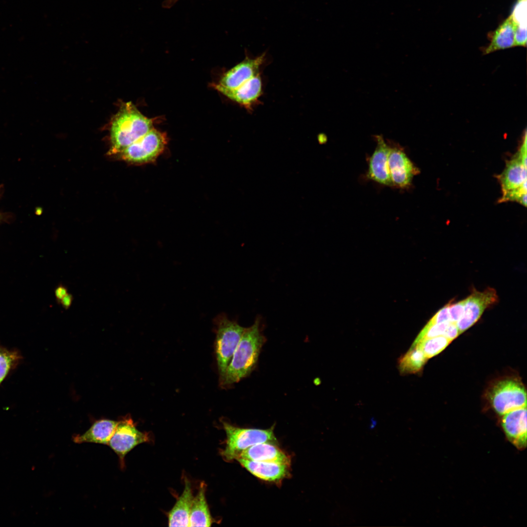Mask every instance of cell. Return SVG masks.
Segmentation results:
<instances>
[{
	"instance_id": "1",
	"label": "cell",
	"mask_w": 527,
	"mask_h": 527,
	"mask_svg": "<svg viewBox=\"0 0 527 527\" xmlns=\"http://www.w3.org/2000/svg\"><path fill=\"white\" fill-rule=\"evenodd\" d=\"M261 323V317L258 316L251 326L245 328L224 375L220 381L223 387L239 382L248 376L255 367L261 348L266 341Z\"/></svg>"
},
{
	"instance_id": "2",
	"label": "cell",
	"mask_w": 527,
	"mask_h": 527,
	"mask_svg": "<svg viewBox=\"0 0 527 527\" xmlns=\"http://www.w3.org/2000/svg\"><path fill=\"white\" fill-rule=\"evenodd\" d=\"M153 128V122L130 102L122 105L110 127L111 151L121 152Z\"/></svg>"
},
{
	"instance_id": "3",
	"label": "cell",
	"mask_w": 527,
	"mask_h": 527,
	"mask_svg": "<svg viewBox=\"0 0 527 527\" xmlns=\"http://www.w3.org/2000/svg\"><path fill=\"white\" fill-rule=\"evenodd\" d=\"M223 423L226 441L221 454L226 461L236 459L241 452L255 445L262 443L277 444L273 427L267 429L241 428L227 422Z\"/></svg>"
},
{
	"instance_id": "4",
	"label": "cell",
	"mask_w": 527,
	"mask_h": 527,
	"mask_svg": "<svg viewBox=\"0 0 527 527\" xmlns=\"http://www.w3.org/2000/svg\"><path fill=\"white\" fill-rule=\"evenodd\" d=\"M216 326V354L220 381L223 377L245 327L221 313L214 320Z\"/></svg>"
},
{
	"instance_id": "5",
	"label": "cell",
	"mask_w": 527,
	"mask_h": 527,
	"mask_svg": "<svg viewBox=\"0 0 527 527\" xmlns=\"http://www.w3.org/2000/svg\"><path fill=\"white\" fill-rule=\"evenodd\" d=\"M498 178L502 191L499 202H516L526 207L527 160L518 151L507 162Z\"/></svg>"
},
{
	"instance_id": "6",
	"label": "cell",
	"mask_w": 527,
	"mask_h": 527,
	"mask_svg": "<svg viewBox=\"0 0 527 527\" xmlns=\"http://www.w3.org/2000/svg\"><path fill=\"white\" fill-rule=\"evenodd\" d=\"M167 143L166 134L153 128L120 153L123 160L131 163L152 162L162 153Z\"/></svg>"
},
{
	"instance_id": "7",
	"label": "cell",
	"mask_w": 527,
	"mask_h": 527,
	"mask_svg": "<svg viewBox=\"0 0 527 527\" xmlns=\"http://www.w3.org/2000/svg\"><path fill=\"white\" fill-rule=\"evenodd\" d=\"M491 405L503 415L515 409L527 406V393L523 385L515 379H506L497 383L489 393Z\"/></svg>"
},
{
	"instance_id": "8",
	"label": "cell",
	"mask_w": 527,
	"mask_h": 527,
	"mask_svg": "<svg viewBox=\"0 0 527 527\" xmlns=\"http://www.w3.org/2000/svg\"><path fill=\"white\" fill-rule=\"evenodd\" d=\"M147 432L139 431L131 418H124L118 421L116 429L108 446L116 454L119 459L120 467L125 468L126 454L137 446L150 441Z\"/></svg>"
},
{
	"instance_id": "9",
	"label": "cell",
	"mask_w": 527,
	"mask_h": 527,
	"mask_svg": "<svg viewBox=\"0 0 527 527\" xmlns=\"http://www.w3.org/2000/svg\"><path fill=\"white\" fill-rule=\"evenodd\" d=\"M498 301L496 291L492 287H487L483 291L473 289L465 299L463 313L456 323L460 334L476 323L484 311L496 304Z\"/></svg>"
},
{
	"instance_id": "10",
	"label": "cell",
	"mask_w": 527,
	"mask_h": 527,
	"mask_svg": "<svg viewBox=\"0 0 527 527\" xmlns=\"http://www.w3.org/2000/svg\"><path fill=\"white\" fill-rule=\"evenodd\" d=\"M265 56L263 54L253 58L246 56L242 61L224 74L219 82L214 84L213 87L220 92L223 90H235L243 85L261 74Z\"/></svg>"
},
{
	"instance_id": "11",
	"label": "cell",
	"mask_w": 527,
	"mask_h": 527,
	"mask_svg": "<svg viewBox=\"0 0 527 527\" xmlns=\"http://www.w3.org/2000/svg\"><path fill=\"white\" fill-rule=\"evenodd\" d=\"M388 144V167L392 185L401 188L408 187L413 176L418 173V169L402 147L394 143Z\"/></svg>"
},
{
	"instance_id": "12",
	"label": "cell",
	"mask_w": 527,
	"mask_h": 527,
	"mask_svg": "<svg viewBox=\"0 0 527 527\" xmlns=\"http://www.w3.org/2000/svg\"><path fill=\"white\" fill-rule=\"evenodd\" d=\"M375 139L377 145L369 160L367 176L380 184L393 186L388 162L390 146L382 135L375 136Z\"/></svg>"
},
{
	"instance_id": "13",
	"label": "cell",
	"mask_w": 527,
	"mask_h": 527,
	"mask_svg": "<svg viewBox=\"0 0 527 527\" xmlns=\"http://www.w3.org/2000/svg\"><path fill=\"white\" fill-rule=\"evenodd\" d=\"M502 426L509 441L519 449L527 446V406L503 415Z\"/></svg>"
},
{
	"instance_id": "14",
	"label": "cell",
	"mask_w": 527,
	"mask_h": 527,
	"mask_svg": "<svg viewBox=\"0 0 527 527\" xmlns=\"http://www.w3.org/2000/svg\"><path fill=\"white\" fill-rule=\"evenodd\" d=\"M236 460L253 475L264 481L277 482L289 476V465L241 458Z\"/></svg>"
},
{
	"instance_id": "15",
	"label": "cell",
	"mask_w": 527,
	"mask_h": 527,
	"mask_svg": "<svg viewBox=\"0 0 527 527\" xmlns=\"http://www.w3.org/2000/svg\"><path fill=\"white\" fill-rule=\"evenodd\" d=\"M220 93L247 109L252 110L253 107L259 101V99L263 94L261 74L257 75L235 90H223Z\"/></svg>"
},
{
	"instance_id": "16",
	"label": "cell",
	"mask_w": 527,
	"mask_h": 527,
	"mask_svg": "<svg viewBox=\"0 0 527 527\" xmlns=\"http://www.w3.org/2000/svg\"><path fill=\"white\" fill-rule=\"evenodd\" d=\"M238 458L290 465V457L277 444L271 443H262L252 446L241 452Z\"/></svg>"
},
{
	"instance_id": "17",
	"label": "cell",
	"mask_w": 527,
	"mask_h": 527,
	"mask_svg": "<svg viewBox=\"0 0 527 527\" xmlns=\"http://www.w3.org/2000/svg\"><path fill=\"white\" fill-rule=\"evenodd\" d=\"M118 423V421L108 419L98 420L82 434L74 435L73 441L77 444L92 443L107 445Z\"/></svg>"
},
{
	"instance_id": "18",
	"label": "cell",
	"mask_w": 527,
	"mask_h": 527,
	"mask_svg": "<svg viewBox=\"0 0 527 527\" xmlns=\"http://www.w3.org/2000/svg\"><path fill=\"white\" fill-rule=\"evenodd\" d=\"M193 498L191 483L185 479L183 491L168 513L169 527H189Z\"/></svg>"
},
{
	"instance_id": "19",
	"label": "cell",
	"mask_w": 527,
	"mask_h": 527,
	"mask_svg": "<svg viewBox=\"0 0 527 527\" xmlns=\"http://www.w3.org/2000/svg\"><path fill=\"white\" fill-rule=\"evenodd\" d=\"M206 485L202 482L199 491L192 501L189 527H210L212 523L205 498Z\"/></svg>"
},
{
	"instance_id": "20",
	"label": "cell",
	"mask_w": 527,
	"mask_h": 527,
	"mask_svg": "<svg viewBox=\"0 0 527 527\" xmlns=\"http://www.w3.org/2000/svg\"><path fill=\"white\" fill-rule=\"evenodd\" d=\"M516 24L509 17L493 32L491 41L485 50V54L514 46Z\"/></svg>"
},
{
	"instance_id": "21",
	"label": "cell",
	"mask_w": 527,
	"mask_h": 527,
	"mask_svg": "<svg viewBox=\"0 0 527 527\" xmlns=\"http://www.w3.org/2000/svg\"><path fill=\"white\" fill-rule=\"evenodd\" d=\"M427 359L422 351L416 346H412L399 360V368L403 374L413 373L422 369Z\"/></svg>"
},
{
	"instance_id": "22",
	"label": "cell",
	"mask_w": 527,
	"mask_h": 527,
	"mask_svg": "<svg viewBox=\"0 0 527 527\" xmlns=\"http://www.w3.org/2000/svg\"><path fill=\"white\" fill-rule=\"evenodd\" d=\"M450 342L446 337L440 336L422 340L412 346L421 349L428 359L442 352Z\"/></svg>"
},
{
	"instance_id": "23",
	"label": "cell",
	"mask_w": 527,
	"mask_h": 527,
	"mask_svg": "<svg viewBox=\"0 0 527 527\" xmlns=\"http://www.w3.org/2000/svg\"><path fill=\"white\" fill-rule=\"evenodd\" d=\"M21 358L19 351L9 350L0 345V385Z\"/></svg>"
},
{
	"instance_id": "24",
	"label": "cell",
	"mask_w": 527,
	"mask_h": 527,
	"mask_svg": "<svg viewBox=\"0 0 527 527\" xmlns=\"http://www.w3.org/2000/svg\"><path fill=\"white\" fill-rule=\"evenodd\" d=\"M451 323L449 322L433 324L427 323L416 338L413 345L425 339L440 336L445 337L447 328Z\"/></svg>"
},
{
	"instance_id": "25",
	"label": "cell",
	"mask_w": 527,
	"mask_h": 527,
	"mask_svg": "<svg viewBox=\"0 0 527 527\" xmlns=\"http://www.w3.org/2000/svg\"><path fill=\"white\" fill-rule=\"evenodd\" d=\"M509 17L517 27L527 28V0H517Z\"/></svg>"
},
{
	"instance_id": "26",
	"label": "cell",
	"mask_w": 527,
	"mask_h": 527,
	"mask_svg": "<svg viewBox=\"0 0 527 527\" xmlns=\"http://www.w3.org/2000/svg\"><path fill=\"white\" fill-rule=\"evenodd\" d=\"M447 304L450 322L456 324L463 313L465 299L455 303L451 301Z\"/></svg>"
},
{
	"instance_id": "27",
	"label": "cell",
	"mask_w": 527,
	"mask_h": 527,
	"mask_svg": "<svg viewBox=\"0 0 527 527\" xmlns=\"http://www.w3.org/2000/svg\"><path fill=\"white\" fill-rule=\"evenodd\" d=\"M446 322H450L447 304L439 309L428 321L427 324H438Z\"/></svg>"
},
{
	"instance_id": "28",
	"label": "cell",
	"mask_w": 527,
	"mask_h": 527,
	"mask_svg": "<svg viewBox=\"0 0 527 527\" xmlns=\"http://www.w3.org/2000/svg\"><path fill=\"white\" fill-rule=\"evenodd\" d=\"M66 295V290L63 287H59L56 291L57 298L61 300Z\"/></svg>"
},
{
	"instance_id": "29",
	"label": "cell",
	"mask_w": 527,
	"mask_h": 527,
	"mask_svg": "<svg viewBox=\"0 0 527 527\" xmlns=\"http://www.w3.org/2000/svg\"><path fill=\"white\" fill-rule=\"evenodd\" d=\"M61 303L63 306L68 307L71 304V299L69 295H65L61 300Z\"/></svg>"
},
{
	"instance_id": "30",
	"label": "cell",
	"mask_w": 527,
	"mask_h": 527,
	"mask_svg": "<svg viewBox=\"0 0 527 527\" xmlns=\"http://www.w3.org/2000/svg\"><path fill=\"white\" fill-rule=\"evenodd\" d=\"M178 0H166L164 3V5L166 7H170L172 6L175 3H176Z\"/></svg>"
}]
</instances>
